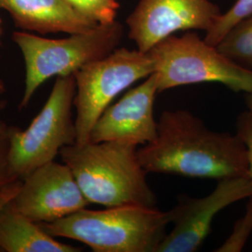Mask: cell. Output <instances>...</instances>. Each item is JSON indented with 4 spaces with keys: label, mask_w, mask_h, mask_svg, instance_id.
Segmentation results:
<instances>
[{
    "label": "cell",
    "mask_w": 252,
    "mask_h": 252,
    "mask_svg": "<svg viewBox=\"0 0 252 252\" xmlns=\"http://www.w3.org/2000/svg\"><path fill=\"white\" fill-rule=\"evenodd\" d=\"M147 173L223 180L250 176L247 146L241 136L219 133L189 110H165L157 136L137 149Z\"/></svg>",
    "instance_id": "obj_1"
},
{
    "label": "cell",
    "mask_w": 252,
    "mask_h": 252,
    "mask_svg": "<svg viewBox=\"0 0 252 252\" xmlns=\"http://www.w3.org/2000/svg\"><path fill=\"white\" fill-rule=\"evenodd\" d=\"M60 156L91 204L106 207H155L157 197L147 180L137 146L121 141L65 146Z\"/></svg>",
    "instance_id": "obj_2"
},
{
    "label": "cell",
    "mask_w": 252,
    "mask_h": 252,
    "mask_svg": "<svg viewBox=\"0 0 252 252\" xmlns=\"http://www.w3.org/2000/svg\"><path fill=\"white\" fill-rule=\"evenodd\" d=\"M171 221L170 210L126 205L103 210L82 208L40 224L54 237L79 241L94 252H156Z\"/></svg>",
    "instance_id": "obj_3"
},
{
    "label": "cell",
    "mask_w": 252,
    "mask_h": 252,
    "mask_svg": "<svg viewBox=\"0 0 252 252\" xmlns=\"http://www.w3.org/2000/svg\"><path fill=\"white\" fill-rule=\"evenodd\" d=\"M123 36L124 26L117 21L60 39L14 32L12 40L26 63V88L19 108H27L38 87L50 78L74 75L84 65L111 54Z\"/></svg>",
    "instance_id": "obj_4"
},
{
    "label": "cell",
    "mask_w": 252,
    "mask_h": 252,
    "mask_svg": "<svg viewBox=\"0 0 252 252\" xmlns=\"http://www.w3.org/2000/svg\"><path fill=\"white\" fill-rule=\"evenodd\" d=\"M159 93L175 87L218 82L234 92H252V70L227 58L216 46L189 31L164 38L152 48Z\"/></svg>",
    "instance_id": "obj_5"
},
{
    "label": "cell",
    "mask_w": 252,
    "mask_h": 252,
    "mask_svg": "<svg viewBox=\"0 0 252 252\" xmlns=\"http://www.w3.org/2000/svg\"><path fill=\"white\" fill-rule=\"evenodd\" d=\"M75 95V76L57 77L45 105L31 125L26 130L15 128L9 163L17 180H25L36 168L54 161L63 147L77 142L72 114Z\"/></svg>",
    "instance_id": "obj_6"
},
{
    "label": "cell",
    "mask_w": 252,
    "mask_h": 252,
    "mask_svg": "<svg viewBox=\"0 0 252 252\" xmlns=\"http://www.w3.org/2000/svg\"><path fill=\"white\" fill-rule=\"evenodd\" d=\"M154 71V62L149 53L117 48L75 73L76 143L89 142L93 127L118 94Z\"/></svg>",
    "instance_id": "obj_7"
},
{
    "label": "cell",
    "mask_w": 252,
    "mask_h": 252,
    "mask_svg": "<svg viewBox=\"0 0 252 252\" xmlns=\"http://www.w3.org/2000/svg\"><path fill=\"white\" fill-rule=\"evenodd\" d=\"M221 14L210 0H139L126 25L137 50L148 53L177 32H207Z\"/></svg>",
    "instance_id": "obj_8"
},
{
    "label": "cell",
    "mask_w": 252,
    "mask_h": 252,
    "mask_svg": "<svg viewBox=\"0 0 252 252\" xmlns=\"http://www.w3.org/2000/svg\"><path fill=\"white\" fill-rule=\"evenodd\" d=\"M252 196L250 176L219 180L207 196L193 198L180 195L170 209L174 228L166 234L156 252H197L210 233L214 218L223 208Z\"/></svg>",
    "instance_id": "obj_9"
},
{
    "label": "cell",
    "mask_w": 252,
    "mask_h": 252,
    "mask_svg": "<svg viewBox=\"0 0 252 252\" xmlns=\"http://www.w3.org/2000/svg\"><path fill=\"white\" fill-rule=\"evenodd\" d=\"M13 206L37 223H50L90 203L65 163L47 162L22 181Z\"/></svg>",
    "instance_id": "obj_10"
},
{
    "label": "cell",
    "mask_w": 252,
    "mask_h": 252,
    "mask_svg": "<svg viewBox=\"0 0 252 252\" xmlns=\"http://www.w3.org/2000/svg\"><path fill=\"white\" fill-rule=\"evenodd\" d=\"M159 94L153 73L104 110L91 132V142L121 141L139 146L157 136L154 101Z\"/></svg>",
    "instance_id": "obj_11"
},
{
    "label": "cell",
    "mask_w": 252,
    "mask_h": 252,
    "mask_svg": "<svg viewBox=\"0 0 252 252\" xmlns=\"http://www.w3.org/2000/svg\"><path fill=\"white\" fill-rule=\"evenodd\" d=\"M0 9H5L15 26L40 34H77L98 26L85 17L66 0H0Z\"/></svg>",
    "instance_id": "obj_12"
},
{
    "label": "cell",
    "mask_w": 252,
    "mask_h": 252,
    "mask_svg": "<svg viewBox=\"0 0 252 252\" xmlns=\"http://www.w3.org/2000/svg\"><path fill=\"white\" fill-rule=\"evenodd\" d=\"M0 248L7 252H77L79 248L57 241L40 223L9 202L0 210Z\"/></svg>",
    "instance_id": "obj_13"
},
{
    "label": "cell",
    "mask_w": 252,
    "mask_h": 252,
    "mask_svg": "<svg viewBox=\"0 0 252 252\" xmlns=\"http://www.w3.org/2000/svg\"><path fill=\"white\" fill-rule=\"evenodd\" d=\"M216 47L234 63L252 70V14L232 27Z\"/></svg>",
    "instance_id": "obj_14"
},
{
    "label": "cell",
    "mask_w": 252,
    "mask_h": 252,
    "mask_svg": "<svg viewBox=\"0 0 252 252\" xmlns=\"http://www.w3.org/2000/svg\"><path fill=\"white\" fill-rule=\"evenodd\" d=\"M252 14V0H236L225 13L220 16L214 27L206 32L205 40L211 45H218L232 27Z\"/></svg>",
    "instance_id": "obj_15"
},
{
    "label": "cell",
    "mask_w": 252,
    "mask_h": 252,
    "mask_svg": "<svg viewBox=\"0 0 252 252\" xmlns=\"http://www.w3.org/2000/svg\"><path fill=\"white\" fill-rule=\"evenodd\" d=\"M73 8L98 25L116 21L120 4L117 0H66Z\"/></svg>",
    "instance_id": "obj_16"
},
{
    "label": "cell",
    "mask_w": 252,
    "mask_h": 252,
    "mask_svg": "<svg viewBox=\"0 0 252 252\" xmlns=\"http://www.w3.org/2000/svg\"><path fill=\"white\" fill-rule=\"evenodd\" d=\"M250 198L245 216L235 223L232 234L219 249L215 250V252H236L242 251L252 231V196Z\"/></svg>",
    "instance_id": "obj_17"
},
{
    "label": "cell",
    "mask_w": 252,
    "mask_h": 252,
    "mask_svg": "<svg viewBox=\"0 0 252 252\" xmlns=\"http://www.w3.org/2000/svg\"><path fill=\"white\" fill-rule=\"evenodd\" d=\"M15 128L0 119V190L17 180L11 173L9 163L11 136Z\"/></svg>",
    "instance_id": "obj_18"
},
{
    "label": "cell",
    "mask_w": 252,
    "mask_h": 252,
    "mask_svg": "<svg viewBox=\"0 0 252 252\" xmlns=\"http://www.w3.org/2000/svg\"><path fill=\"white\" fill-rule=\"evenodd\" d=\"M237 134L241 136L248 149L250 161V177L252 180V118L249 112L239 116L237 122Z\"/></svg>",
    "instance_id": "obj_19"
},
{
    "label": "cell",
    "mask_w": 252,
    "mask_h": 252,
    "mask_svg": "<svg viewBox=\"0 0 252 252\" xmlns=\"http://www.w3.org/2000/svg\"><path fill=\"white\" fill-rule=\"evenodd\" d=\"M22 181L23 180H15L0 190V210L15 198L22 186Z\"/></svg>",
    "instance_id": "obj_20"
},
{
    "label": "cell",
    "mask_w": 252,
    "mask_h": 252,
    "mask_svg": "<svg viewBox=\"0 0 252 252\" xmlns=\"http://www.w3.org/2000/svg\"><path fill=\"white\" fill-rule=\"evenodd\" d=\"M247 105H248V108H249V113L252 118V93H249L248 95H247Z\"/></svg>",
    "instance_id": "obj_21"
},
{
    "label": "cell",
    "mask_w": 252,
    "mask_h": 252,
    "mask_svg": "<svg viewBox=\"0 0 252 252\" xmlns=\"http://www.w3.org/2000/svg\"><path fill=\"white\" fill-rule=\"evenodd\" d=\"M5 84H4V82L2 80H0V94H4L5 93Z\"/></svg>",
    "instance_id": "obj_22"
},
{
    "label": "cell",
    "mask_w": 252,
    "mask_h": 252,
    "mask_svg": "<svg viewBox=\"0 0 252 252\" xmlns=\"http://www.w3.org/2000/svg\"><path fill=\"white\" fill-rule=\"evenodd\" d=\"M4 107H5V102L0 101V109H2Z\"/></svg>",
    "instance_id": "obj_23"
}]
</instances>
